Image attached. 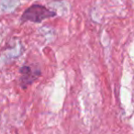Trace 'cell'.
Returning a JSON list of instances; mask_svg holds the SVG:
<instances>
[{
  "label": "cell",
  "instance_id": "1",
  "mask_svg": "<svg viewBox=\"0 0 134 134\" xmlns=\"http://www.w3.org/2000/svg\"><path fill=\"white\" fill-rule=\"evenodd\" d=\"M56 16V12L49 9L42 5L35 4L29 7L21 16V21L27 22L31 21L33 23H41L44 19H51Z\"/></svg>",
  "mask_w": 134,
  "mask_h": 134
},
{
  "label": "cell",
  "instance_id": "2",
  "mask_svg": "<svg viewBox=\"0 0 134 134\" xmlns=\"http://www.w3.org/2000/svg\"><path fill=\"white\" fill-rule=\"evenodd\" d=\"M19 74V85L22 89H27L29 86H30L41 76V73L38 66H34L33 64H26L20 68Z\"/></svg>",
  "mask_w": 134,
  "mask_h": 134
}]
</instances>
